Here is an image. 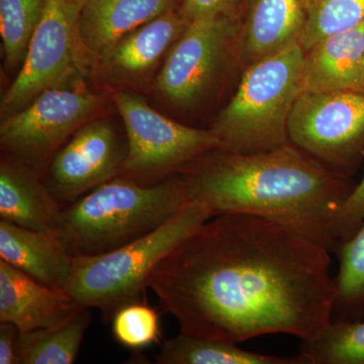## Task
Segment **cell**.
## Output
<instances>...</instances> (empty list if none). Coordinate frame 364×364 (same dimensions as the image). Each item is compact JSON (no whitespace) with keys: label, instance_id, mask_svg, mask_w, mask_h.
I'll return each mask as SVG.
<instances>
[{"label":"cell","instance_id":"cell-9","mask_svg":"<svg viewBox=\"0 0 364 364\" xmlns=\"http://www.w3.org/2000/svg\"><path fill=\"white\" fill-rule=\"evenodd\" d=\"M102 102V97L88 90L83 78L50 88L1 119L2 150L38 168L52 159L69 136L91 121Z\"/></svg>","mask_w":364,"mask_h":364},{"label":"cell","instance_id":"cell-15","mask_svg":"<svg viewBox=\"0 0 364 364\" xmlns=\"http://www.w3.org/2000/svg\"><path fill=\"white\" fill-rule=\"evenodd\" d=\"M0 259L48 286L64 289L74 257L56 232H42L0 221Z\"/></svg>","mask_w":364,"mask_h":364},{"label":"cell","instance_id":"cell-23","mask_svg":"<svg viewBox=\"0 0 364 364\" xmlns=\"http://www.w3.org/2000/svg\"><path fill=\"white\" fill-rule=\"evenodd\" d=\"M46 4L47 0H0V33L7 70H20Z\"/></svg>","mask_w":364,"mask_h":364},{"label":"cell","instance_id":"cell-21","mask_svg":"<svg viewBox=\"0 0 364 364\" xmlns=\"http://www.w3.org/2000/svg\"><path fill=\"white\" fill-rule=\"evenodd\" d=\"M339 272L335 277L332 321L364 318V223L358 232L342 242L336 252Z\"/></svg>","mask_w":364,"mask_h":364},{"label":"cell","instance_id":"cell-22","mask_svg":"<svg viewBox=\"0 0 364 364\" xmlns=\"http://www.w3.org/2000/svg\"><path fill=\"white\" fill-rule=\"evenodd\" d=\"M306 364H364V320L331 321L315 337L301 340Z\"/></svg>","mask_w":364,"mask_h":364},{"label":"cell","instance_id":"cell-29","mask_svg":"<svg viewBox=\"0 0 364 364\" xmlns=\"http://www.w3.org/2000/svg\"><path fill=\"white\" fill-rule=\"evenodd\" d=\"M363 70H364V62H363Z\"/></svg>","mask_w":364,"mask_h":364},{"label":"cell","instance_id":"cell-18","mask_svg":"<svg viewBox=\"0 0 364 364\" xmlns=\"http://www.w3.org/2000/svg\"><path fill=\"white\" fill-rule=\"evenodd\" d=\"M188 25L178 11H167L124 36L97 64L112 77L142 75L153 68Z\"/></svg>","mask_w":364,"mask_h":364},{"label":"cell","instance_id":"cell-4","mask_svg":"<svg viewBox=\"0 0 364 364\" xmlns=\"http://www.w3.org/2000/svg\"><path fill=\"white\" fill-rule=\"evenodd\" d=\"M304 54L296 43L245 68L233 97L210 129L221 141L220 149L251 154L289 143V117L304 92Z\"/></svg>","mask_w":364,"mask_h":364},{"label":"cell","instance_id":"cell-17","mask_svg":"<svg viewBox=\"0 0 364 364\" xmlns=\"http://www.w3.org/2000/svg\"><path fill=\"white\" fill-rule=\"evenodd\" d=\"M364 23L318 41L303 59L304 91L364 86Z\"/></svg>","mask_w":364,"mask_h":364},{"label":"cell","instance_id":"cell-5","mask_svg":"<svg viewBox=\"0 0 364 364\" xmlns=\"http://www.w3.org/2000/svg\"><path fill=\"white\" fill-rule=\"evenodd\" d=\"M210 210L189 202L155 231L97 256H76L65 291L80 308L97 309L105 321L121 306L143 299L151 273L203 223Z\"/></svg>","mask_w":364,"mask_h":364},{"label":"cell","instance_id":"cell-3","mask_svg":"<svg viewBox=\"0 0 364 364\" xmlns=\"http://www.w3.org/2000/svg\"><path fill=\"white\" fill-rule=\"evenodd\" d=\"M188 203L176 174L154 184L119 176L62 208L56 233L73 257L97 256L155 231Z\"/></svg>","mask_w":364,"mask_h":364},{"label":"cell","instance_id":"cell-25","mask_svg":"<svg viewBox=\"0 0 364 364\" xmlns=\"http://www.w3.org/2000/svg\"><path fill=\"white\" fill-rule=\"evenodd\" d=\"M111 321L114 338L126 348L142 350L161 343L159 314L143 299L121 306Z\"/></svg>","mask_w":364,"mask_h":364},{"label":"cell","instance_id":"cell-27","mask_svg":"<svg viewBox=\"0 0 364 364\" xmlns=\"http://www.w3.org/2000/svg\"><path fill=\"white\" fill-rule=\"evenodd\" d=\"M247 0H183L179 13L188 23L200 18L227 16L237 18Z\"/></svg>","mask_w":364,"mask_h":364},{"label":"cell","instance_id":"cell-14","mask_svg":"<svg viewBox=\"0 0 364 364\" xmlns=\"http://www.w3.org/2000/svg\"><path fill=\"white\" fill-rule=\"evenodd\" d=\"M61 203L37 167L6 154L0 162V218L2 221L42 232H56Z\"/></svg>","mask_w":364,"mask_h":364},{"label":"cell","instance_id":"cell-26","mask_svg":"<svg viewBox=\"0 0 364 364\" xmlns=\"http://www.w3.org/2000/svg\"><path fill=\"white\" fill-rule=\"evenodd\" d=\"M364 223V174L349 195L335 210L330 222L334 238L341 245L350 239Z\"/></svg>","mask_w":364,"mask_h":364},{"label":"cell","instance_id":"cell-19","mask_svg":"<svg viewBox=\"0 0 364 364\" xmlns=\"http://www.w3.org/2000/svg\"><path fill=\"white\" fill-rule=\"evenodd\" d=\"M158 364H306L301 353L291 358L244 350L237 344L179 333L163 342Z\"/></svg>","mask_w":364,"mask_h":364},{"label":"cell","instance_id":"cell-6","mask_svg":"<svg viewBox=\"0 0 364 364\" xmlns=\"http://www.w3.org/2000/svg\"><path fill=\"white\" fill-rule=\"evenodd\" d=\"M85 0H47L18 76L0 104L1 119L13 116L41 93L85 77L95 65L80 35Z\"/></svg>","mask_w":364,"mask_h":364},{"label":"cell","instance_id":"cell-13","mask_svg":"<svg viewBox=\"0 0 364 364\" xmlns=\"http://www.w3.org/2000/svg\"><path fill=\"white\" fill-rule=\"evenodd\" d=\"M234 51L247 68L255 62L301 41L306 20V0H248Z\"/></svg>","mask_w":364,"mask_h":364},{"label":"cell","instance_id":"cell-2","mask_svg":"<svg viewBox=\"0 0 364 364\" xmlns=\"http://www.w3.org/2000/svg\"><path fill=\"white\" fill-rule=\"evenodd\" d=\"M176 176L189 202L202 203L212 218L230 213L259 215L335 254L340 244L330 222L355 186L291 142L251 154L214 150Z\"/></svg>","mask_w":364,"mask_h":364},{"label":"cell","instance_id":"cell-12","mask_svg":"<svg viewBox=\"0 0 364 364\" xmlns=\"http://www.w3.org/2000/svg\"><path fill=\"white\" fill-rule=\"evenodd\" d=\"M80 309L65 289L43 284L0 259V322L33 331L63 324Z\"/></svg>","mask_w":364,"mask_h":364},{"label":"cell","instance_id":"cell-16","mask_svg":"<svg viewBox=\"0 0 364 364\" xmlns=\"http://www.w3.org/2000/svg\"><path fill=\"white\" fill-rule=\"evenodd\" d=\"M176 0H85L80 35L95 64L124 36L172 11Z\"/></svg>","mask_w":364,"mask_h":364},{"label":"cell","instance_id":"cell-1","mask_svg":"<svg viewBox=\"0 0 364 364\" xmlns=\"http://www.w3.org/2000/svg\"><path fill=\"white\" fill-rule=\"evenodd\" d=\"M330 253L277 222L230 213L178 244L147 287L184 334L235 344L269 334L308 340L332 321Z\"/></svg>","mask_w":364,"mask_h":364},{"label":"cell","instance_id":"cell-10","mask_svg":"<svg viewBox=\"0 0 364 364\" xmlns=\"http://www.w3.org/2000/svg\"><path fill=\"white\" fill-rule=\"evenodd\" d=\"M239 28L240 21L227 16L188 23L158 75L160 95L179 107L198 102L224 67Z\"/></svg>","mask_w":364,"mask_h":364},{"label":"cell","instance_id":"cell-28","mask_svg":"<svg viewBox=\"0 0 364 364\" xmlns=\"http://www.w3.org/2000/svg\"><path fill=\"white\" fill-rule=\"evenodd\" d=\"M20 334L16 325L0 322V364H18Z\"/></svg>","mask_w":364,"mask_h":364},{"label":"cell","instance_id":"cell-8","mask_svg":"<svg viewBox=\"0 0 364 364\" xmlns=\"http://www.w3.org/2000/svg\"><path fill=\"white\" fill-rule=\"evenodd\" d=\"M287 134L299 149L350 177L364 158V86L304 91L294 105Z\"/></svg>","mask_w":364,"mask_h":364},{"label":"cell","instance_id":"cell-11","mask_svg":"<svg viewBox=\"0 0 364 364\" xmlns=\"http://www.w3.org/2000/svg\"><path fill=\"white\" fill-rule=\"evenodd\" d=\"M127 152L128 146L124 147L109 121L91 119L55 153L46 183L66 207L121 176Z\"/></svg>","mask_w":364,"mask_h":364},{"label":"cell","instance_id":"cell-24","mask_svg":"<svg viewBox=\"0 0 364 364\" xmlns=\"http://www.w3.org/2000/svg\"><path fill=\"white\" fill-rule=\"evenodd\" d=\"M364 23V0H306L305 30L299 44L308 51L318 41Z\"/></svg>","mask_w":364,"mask_h":364},{"label":"cell","instance_id":"cell-20","mask_svg":"<svg viewBox=\"0 0 364 364\" xmlns=\"http://www.w3.org/2000/svg\"><path fill=\"white\" fill-rule=\"evenodd\" d=\"M91 322V309L82 308L56 327L21 332L18 364L75 363Z\"/></svg>","mask_w":364,"mask_h":364},{"label":"cell","instance_id":"cell-7","mask_svg":"<svg viewBox=\"0 0 364 364\" xmlns=\"http://www.w3.org/2000/svg\"><path fill=\"white\" fill-rule=\"evenodd\" d=\"M114 102L127 134L128 152L121 176L154 184L207 153L221 148L212 130L177 123L155 111L142 97L116 91Z\"/></svg>","mask_w":364,"mask_h":364}]
</instances>
